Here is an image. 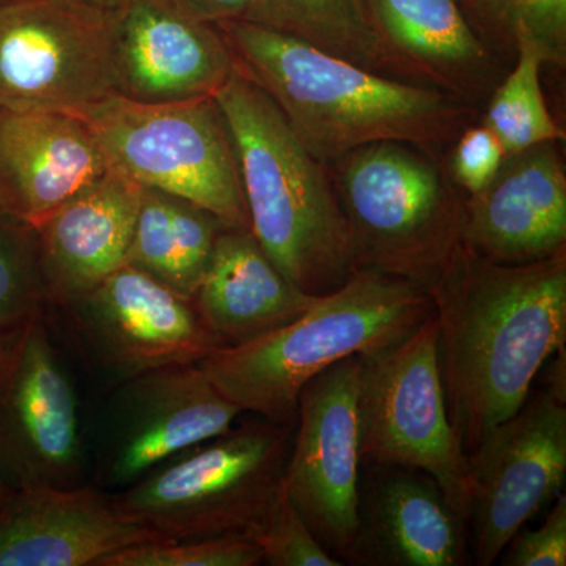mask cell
<instances>
[{
	"label": "cell",
	"instance_id": "5bb4252c",
	"mask_svg": "<svg viewBox=\"0 0 566 566\" xmlns=\"http://www.w3.org/2000/svg\"><path fill=\"white\" fill-rule=\"evenodd\" d=\"M360 371L356 354L305 385L283 476L290 502L337 560H346L359 528Z\"/></svg>",
	"mask_w": 566,
	"mask_h": 566
},
{
	"label": "cell",
	"instance_id": "2e32d148",
	"mask_svg": "<svg viewBox=\"0 0 566 566\" xmlns=\"http://www.w3.org/2000/svg\"><path fill=\"white\" fill-rule=\"evenodd\" d=\"M566 177L556 144L506 156L493 181L464 200L463 244L495 263L565 252Z\"/></svg>",
	"mask_w": 566,
	"mask_h": 566
},
{
	"label": "cell",
	"instance_id": "e0dca14e",
	"mask_svg": "<svg viewBox=\"0 0 566 566\" xmlns=\"http://www.w3.org/2000/svg\"><path fill=\"white\" fill-rule=\"evenodd\" d=\"M163 539L92 483L20 488L0 509V566H96L112 553Z\"/></svg>",
	"mask_w": 566,
	"mask_h": 566
},
{
	"label": "cell",
	"instance_id": "cb8c5ba5",
	"mask_svg": "<svg viewBox=\"0 0 566 566\" xmlns=\"http://www.w3.org/2000/svg\"><path fill=\"white\" fill-rule=\"evenodd\" d=\"M256 22L301 36L364 69L378 71L392 62L364 0H259Z\"/></svg>",
	"mask_w": 566,
	"mask_h": 566
},
{
	"label": "cell",
	"instance_id": "1f68e13d",
	"mask_svg": "<svg viewBox=\"0 0 566 566\" xmlns=\"http://www.w3.org/2000/svg\"><path fill=\"white\" fill-rule=\"evenodd\" d=\"M197 20L218 24L222 21L256 22L259 0H169Z\"/></svg>",
	"mask_w": 566,
	"mask_h": 566
},
{
	"label": "cell",
	"instance_id": "ba28073f",
	"mask_svg": "<svg viewBox=\"0 0 566 566\" xmlns=\"http://www.w3.org/2000/svg\"><path fill=\"white\" fill-rule=\"evenodd\" d=\"M360 359L363 463L430 476L468 520V455L447 409L434 315L403 340Z\"/></svg>",
	"mask_w": 566,
	"mask_h": 566
},
{
	"label": "cell",
	"instance_id": "44dd1931",
	"mask_svg": "<svg viewBox=\"0 0 566 566\" xmlns=\"http://www.w3.org/2000/svg\"><path fill=\"white\" fill-rule=\"evenodd\" d=\"M219 348L273 333L304 314L316 296L294 286L251 229L227 227L192 296Z\"/></svg>",
	"mask_w": 566,
	"mask_h": 566
},
{
	"label": "cell",
	"instance_id": "5b68a950",
	"mask_svg": "<svg viewBox=\"0 0 566 566\" xmlns=\"http://www.w3.org/2000/svg\"><path fill=\"white\" fill-rule=\"evenodd\" d=\"M293 434L294 423L255 416L169 458L112 499L163 539L249 536L282 494Z\"/></svg>",
	"mask_w": 566,
	"mask_h": 566
},
{
	"label": "cell",
	"instance_id": "30bf717a",
	"mask_svg": "<svg viewBox=\"0 0 566 566\" xmlns=\"http://www.w3.org/2000/svg\"><path fill=\"white\" fill-rule=\"evenodd\" d=\"M241 415L199 364L126 379L107 389L85 428L88 483L109 494L125 490L169 458L226 433Z\"/></svg>",
	"mask_w": 566,
	"mask_h": 566
},
{
	"label": "cell",
	"instance_id": "3957f363",
	"mask_svg": "<svg viewBox=\"0 0 566 566\" xmlns=\"http://www.w3.org/2000/svg\"><path fill=\"white\" fill-rule=\"evenodd\" d=\"M212 96L232 139L253 237L301 292H333L357 268L327 164L307 150L273 99L238 71Z\"/></svg>",
	"mask_w": 566,
	"mask_h": 566
},
{
	"label": "cell",
	"instance_id": "484cf974",
	"mask_svg": "<svg viewBox=\"0 0 566 566\" xmlns=\"http://www.w3.org/2000/svg\"><path fill=\"white\" fill-rule=\"evenodd\" d=\"M48 305L35 227L0 211V331L43 314Z\"/></svg>",
	"mask_w": 566,
	"mask_h": 566
},
{
	"label": "cell",
	"instance_id": "8fae6325",
	"mask_svg": "<svg viewBox=\"0 0 566 566\" xmlns=\"http://www.w3.org/2000/svg\"><path fill=\"white\" fill-rule=\"evenodd\" d=\"M115 95L111 9L0 0V111L84 118Z\"/></svg>",
	"mask_w": 566,
	"mask_h": 566
},
{
	"label": "cell",
	"instance_id": "d6a6232c",
	"mask_svg": "<svg viewBox=\"0 0 566 566\" xmlns=\"http://www.w3.org/2000/svg\"><path fill=\"white\" fill-rule=\"evenodd\" d=\"M13 488L9 485V483L6 482V480L0 476V509H2L3 505L7 504V501H9L11 493H13Z\"/></svg>",
	"mask_w": 566,
	"mask_h": 566
},
{
	"label": "cell",
	"instance_id": "f1b7e54d",
	"mask_svg": "<svg viewBox=\"0 0 566 566\" xmlns=\"http://www.w3.org/2000/svg\"><path fill=\"white\" fill-rule=\"evenodd\" d=\"M251 538L262 551L263 564L273 566H340L319 543L285 490L271 506Z\"/></svg>",
	"mask_w": 566,
	"mask_h": 566
},
{
	"label": "cell",
	"instance_id": "277c9868",
	"mask_svg": "<svg viewBox=\"0 0 566 566\" xmlns=\"http://www.w3.org/2000/svg\"><path fill=\"white\" fill-rule=\"evenodd\" d=\"M433 315L423 286L374 270H357L292 323L200 360L208 379L243 412L296 422L305 385L356 354L403 340Z\"/></svg>",
	"mask_w": 566,
	"mask_h": 566
},
{
	"label": "cell",
	"instance_id": "603a6c76",
	"mask_svg": "<svg viewBox=\"0 0 566 566\" xmlns=\"http://www.w3.org/2000/svg\"><path fill=\"white\" fill-rule=\"evenodd\" d=\"M226 223L207 208L142 186L140 207L126 263L192 297Z\"/></svg>",
	"mask_w": 566,
	"mask_h": 566
},
{
	"label": "cell",
	"instance_id": "9a60e30c",
	"mask_svg": "<svg viewBox=\"0 0 566 566\" xmlns=\"http://www.w3.org/2000/svg\"><path fill=\"white\" fill-rule=\"evenodd\" d=\"M111 61L117 95L144 104L212 96L234 71L216 24L169 0H120L111 9Z\"/></svg>",
	"mask_w": 566,
	"mask_h": 566
},
{
	"label": "cell",
	"instance_id": "9c48e42d",
	"mask_svg": "<svg viewBox=\"0 0 566 566\" xmlns=\"http://www.w3.org/2000/svg\"><path fill=\"white\" fill-rule=\"evenodd\" d=\"M85 428L48 308L0 331V476L13 490L85 485Z\"/></svg>",
	"mask_w": 566,
	"mask_h": 566
},
{
	"label": "cell",
	"instance_id": "7a4b0ae2",
	"mask_svg": "<svg viewBox=\"0 0 566 566\" xmlns=\"http://www.w3.org/2000/svg\"><path fill=\"white\" fill-rule=\"evenodd\" d=\"M216 28L234 71L273 99L324 164L375 142L420 148L442 144L468 114L446 93L379 76L281 29L241 20Z\"/></svg>",
	"mask_w": 566,
	"mask_h": 566
},
{
	"label": "cell",
	"instance_id": "f546056e",
	"mask_svg": "<svg viewBox=\"0 0 566 566\" xmlns=\"http://www.w3.org/2000/svg\"><path fill=\"white\" fill-rule=\"evenodd\" d=\"M505 566L566 565V497L558 495L545 523L534 531L521 527L502 551Z\"/></svg>",
	"mask_w": 566,
	"mask_h": 566
},
{
	"label": "cell",
	"instance_id": "4dcf8cb0",
	"mask_svg": "<svg viewBox=\"0 0 566 566\" xmlns=\"http://www.w3.org/2000/svg\"><path fill=\"white\" fill-rule=\"evenodd\" d=\"M506 158L504 147L488 126H475L461 134L453 148L450 172L461 189L476 193L485 189Z\"/></svg>",
	"mask_w": 566,
	"mask_h": 566
},
{
	"label": "cell",
	"instance_id": "d4e9b609",
	"mask_svg": "<svg viewBox=\"0 0 566 566\" xmlns=\"http://www.w3.org/2000/svg\"><path fill=\"white\" fill-rule=\"evenodd\" d=\"M516 51L515 69L495 88L483 118V125L497 136L506 156L565 139L564 129L553 120L543 98L542 57L528 48Z\"/></svg>",
	"mask_w": 566,
	"mask_h": 566
},
{
	"label": "cell",
	"instance_id": "ac0fdd59",
	"mask_svg": "<svg viewBox=\"0 0 566 566\" xmlns=\"http://www.w3.org/2000/svg\"><path fill=\"white\" fill-rule=\"evenodd\" d=\"M111 169L84 118L0 111V211L36 226Z\"/></svg>",
	"mask_w": 566,
	"mask_h": 566
},
{
	"label": "cell",
	"instance_id": "8992f818",
	"mask_svg": "<svg viewBox=\"0 0 566 566\" xmlns=\"http://www.w3.org/2000/svg\"><path fill=\"white\" fill-rule=\"evenodd\" d=\"M329 164L357 270L406 279L428 292L463 243L464 200L438 164L392 140Z\"/></svg>",
	"mask_w": 566,
	"mask_h": 566
},
{
	"label": "cell",
	"instance_id": "7c38bea8",
	"mask_svg": "<svg viewBox=\"0 0 566 566\" xmlns=\"http://www.w3.org/2000/svg\"><path fill=\"white\" fill-rule=\"evenodd\" d=\"M50 307L106 389L156 368L199 364L219 348L192 297L129 264Z\"/></svg>",
	"mask_w": 566,
	"mask_h": 566
},
{
	"label": "cell",
	"instance_id": "d6986e66",
	"mask_svg": "<svg viewBox=\"0 0 566 566\" xmlns=\"http://www.w3.org/2000/svg\"><path fill=\"white\" fill-rule=\"evenodd\" d=\"M140 196L142 185L112 167L33 226L50 305L81 296L126 263Z\"/></svg>",
	"mask_w": 566,
	"mask_h": 566
},
{
	"label": "cell",
	"instance_id": "6da1fadb",
	"mask_svg": "<svg viewBox=\"0 0 566 566\" xmlns=\"http://www.w3.org/2000/svg\"><path fill=\"white\" fill-rule=\"evenodd\" d=\"M428 294L450 422L469 455L565 349L566 255L504 264L461 243Z\"/></svg>",
	"mask_w": 566,
	"mask_h": 566
},
{
	"label": "cell",
	"instance_id": "4fadbf2b",
	"mask_svg": "<svg viewBox=\"0 0 566 566\" xmlns=\"http://www.w3.org/2000/svg\"><path fill=\"white\" fill-rule=\"evenodd\" d=\"M565 476V397L551 387L532 390L468 455L474 564L499 560L516 532L560 495Z\"/></svg>",
	"mask_w": 566,
	"mask_h": 566
},
{
	"label": "cell",
	"instance_id": "4316f807",
	"mask_svg": "<svg viewBox=\"0 0 566 566\" xmlns=\"http://www.w3.org/2000/svg\"><path fill=\"white\" fill-rule=\"evenodd\" d=\"M494 35L528 48L543 63L566 61V0H465Z\"/></svg>",
	"mask_w": 566,
	"mask_h": 566
},
{
	"label": "cell",
	"instance_id": "7402d4cb",
	"mask_svg": "<svg viewBox=\"0 0 566 566\" xmlns=\"http://www.w3.org/2000/svg\"><path fill=\"white\" fill-rule=\"evenodd\" d=\"M364 6L390 61L416 66L457 95L486 87L490 54L458 0H364Z\"/></svg>",
	"mask_w": 566,
	"mask_h": 566
},
{
	"label": "cell",
	"instance_id": "83f0119b",
	"mask_svg": "<svg viewBox=\"0 0 566 566\" xmlns=\"http://www.w3.org/2000/svg\"><path fill=\"white\" fill-rule=\"evenodd\" d=\"M262 551L248 535L192 539H151L123 547L96 566H255Z\"/></svg>",
	"mask_w": 566,
	"mask_h": 566
},
{
	"label": "cell",
	"instance_id": "836d02e7",
	"mask_svg": "<svg viewBox=\"0 0 566 566\" xmlns=\"http://www.w3.org/2000/svg\"><path fill=\"white\" fill-rule=\"evenodd\" d=\"M77 2L91 3V6L103 7V9H114L120 0H77Z\"/></svg>",
	"mask_w": 566,
	"mask_h": 566
},
{
	"label": "cell",
	"instance_id": "ffe728a7",
	"mask_svg": "<svg viewBox=\"0 0 566 566\" xmlns=\"http://www.w3.org/2000/svg\"><path fill=\"white\" fill-rule=\"evenodd\" d=\"M376 468V465H374ZM381 474L360 501L359 528L346 562L378 566H460L468 560L464 517L420 472Z\"/></svg>",
	"mask_w": 566,
	"mask_h": 566
},
{
	"label": "cell",
	"instance_id": "52a82bcc",
	"mask_svg": "<svg viewBox=\"0 0 566 566\" xmlns=\"http://www.w3.org/2000/svg\"><path fill=\"white\" fill-rule=\"evenodd\" d=\"M111 166L145 188L251 229L237 156L214 96L144 104L115 95L85 115Z\"/></svg>",
	"mask_w": 566,
	"mask_h": 566
}]
</instances>
